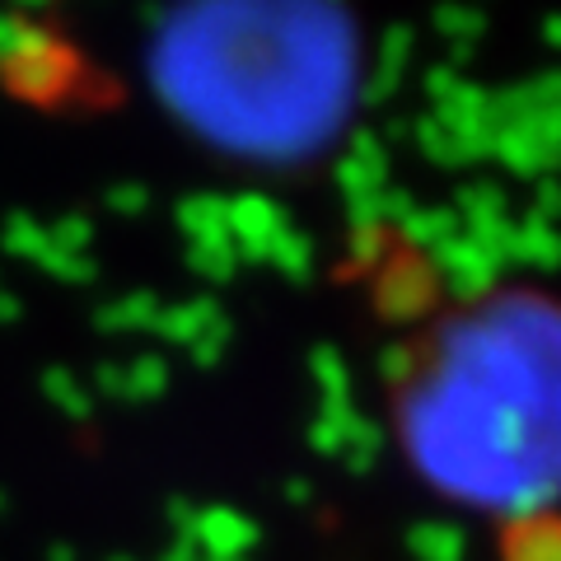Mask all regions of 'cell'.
<instances>
[{
	"label": "cell",
	"instance_id": "cell-1",
	"mask_svg": "<svg viewBox=\"0 0 561 561\" xmlns=\"http://www.w3.org/2000/svg\"><path fill=\"white\" fill-rule=\"evenodd\" d=\"M393 431L416 482L486 519L561 505V300L478 295L416 337L393 383Z\"/></svg>",
	"mask_w": 561,
	"mask_h": 561
},
{
	"label": "cell",
	"instance_id": "cell-2",
	"mask_svg": "<svg viewBox=\"0 0 561 561\" xmlns=\"http://www.w3.org/2000/svg\"><path fill=\"white\" fill-rule=\"evenodd\" d=\"M365 33L328 0H197L154 20L146 84L197 146L300 169L346 136L365 99Z\"/></svg>",
	"mask_w": 561,
	"mask_h": 561
}]
</instances>
